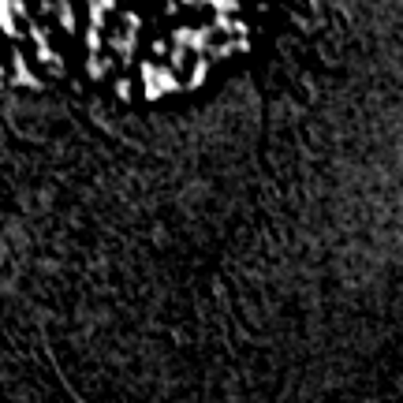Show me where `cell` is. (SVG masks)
<instances>
[{
    "mask_svg": "<svg viewBox=\"0 0 403 403\" xmlns=\"http://www.w3.org/2000/svg\"><path fill=\"white\" fill-rule=\"evenodd\" d=\"M139 75H142V94L150 97V101H161V97L176 94V90L183 86L179 75H176V71H172L164 60H161V63H157V60H146Z\"/></svg>",
    "mask_w": 403,
    "mask_h": 403,
    "instance_id": "obj_1",
    "label": "cell"
},
{
    "mask_svg": "<svg viewBox=\"0 0 403 403\" xmlns=\"http://www.w3.org/2000/svg\"><path fill=\"white\" fill-rule=\"evenodd\" d=\"M86 12H90V30H101V34H105L108 15L116 12V4H112V0H94V4H86Z\"/></svg>",
    "mask_w": 403,
    "mask_h": 403,
    "instance_id": "obj_2",
    "label": "cell"
},
{
    "mask_svg": "<svg viewBox=\"0 0 403 403\" xmlns=\"http://www.w3.org/2000/svg\"><path fill=\"white\" fill-rule=\"evenodd\" d=\"M112 68H116V60H112V57H105V52H97V57H86V75H90V79H105V75H112Z\"/></svg>",
    "mask_w": 403,
    "mask_h": 403,
    "instance_id": "obj_3",
    "label": "cell"
},
{
    "mask_svg": "<svg viewBox=\"0 0 403 403\" xmlns=\"http://www.w3.org/2000/svg\"><path fill=\"white\" fill-rule=\"evenodd\" d=\"M206 75H209V57H195L187 68V86H202Z\"/></svg>",
    "mask_w": 403,
    "mask_h": 403,
    "instance_id": "obj_4",
    "label": "cell"
},
{
    "mask_svg": "<svg viewBox=\"0 0 403 403\" xmlns=\"http://www.w3.org/2000/svg\"><path fill=\"white\" fill-rule=\"evenodd\" d=\"M82 41H86V57H97V52L105 49V34L90 30V26H86V34H82Z\"/></svg>",
    "mask_w": 403,
    "mask_h": 403,
    "instance_id": "obj_5",
    "label": "cell"
},
{
    "mask_svg": "<svg viewBox=\"0 0 403 403\" xmlns=\"http://www.w3.org/2000/svg\"><path fill=\"white\" fill-rule=\"evenodd\" d=\"M15 82H30V86H34V82H38V79H34V71L30 68H26V57H23V52H15Z\"/></svg>",
    "mask_w": 403,
    "mask_h": 403,
    "instance_id": "obj_6",
    "label": "cell"
},
{
    "mask_svg": "<svg viewBox=\"0 0 403 403\" xmlns=\"http://www.w3.org/2000/svg\"><path fill=\"white\" fill-rule=\"evenodd\" d=\"M131 94H135L131 79H116V97H131Z\"/></svg>",
    "mask_w": 403,
    "mask_h": 403,
    "instance_id": "obj_7",
    "label": "cell"
},
{
    "mask_svg": "<svg viewBox=\"0 0 403 403\" xmlns=\"http://www.w3.org/2000/svg\"><path fill=\"white\" fill-rule=\"evenodd\" d=\"M153 57H157V63H161V57H168V41H164V38L153 41Z\"/></svg>",
    "mask_w": 403,
    "mask_h": 403,
    "instance_id": "obj_8",
    "label": "cell"
}]
</instances>
